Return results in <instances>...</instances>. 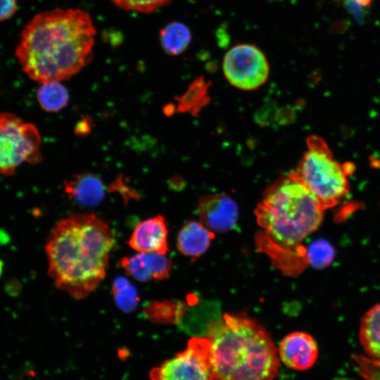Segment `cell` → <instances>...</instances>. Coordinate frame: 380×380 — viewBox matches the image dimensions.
<instances>
[{
    "instance_id": "26",
    "label": "cell",
    "mask_w": 380,
    "mask_h": 380,
    "mask_svg": "<svg viewBox=\"0 0 380 380\" xmlns=\"http://www.w3.org/2000/svg\"><path fill=\"white\" fill-rule=\"evenodd\" d=\"M360 4L364 7L369 8L372 0H356Z\"/></svg>"
},
{
    "instance_id": "1",
    "label": "cell",
    "mask_w": 380,
    "mask_h": 380,
    "mask_svg": "<svg viewBox=\"0 0 380 380\" xmlns=\"http://www.w3.org/2000/svg\"><path fill=\"white\" fill-rule=\"evenodd\" d=\"M95 36L88 13L56 8L37 14L27 24L15 55L32 80L41 83L60 82L87 64Z\"/></svg>"
},
{
    "instance_id": "2",
    "label": "cell",
    "mask_w": 380,
    "mask_h": 380,
    "mask_svg": "<svg viewBox=\"0 0 380 380\" xmlns=\"http://www.w3.org/2000/svg\"><path fill=\"white\" fill-rule=\"evenodd\" d=\"M114 242L108 224L94 214H74L59 221L45 247L49 276L72 298H84L104 279Z\"/></svg>"
},
{
    "instance_id": "8",
    "label": "cell",
    "mask_w": 380,
    "mask_h": 380,
    "mask_svg": "<svg viewBox=\"0 0 380 380\" xmlns=\"http://www.w3.org/2000/svg\"><path fill=\"white\" fill-rule=\"evenodd\" d=\"M224 76L235 87L253 90L263 84L269 65L263 53L252 44H238L225 54L222 64Z\"/></svg>"
},
{
    "instance_id": "7",
    "label": "cell",
    "mask_w": 380,
    "mask_h": 380,
    "mask_svg": "<svg viewBox=\"0 0 380 380\" xmlns=\"http://www.w3.org/2000/svg\"><path fill=\"white\" fill-rule=\"evenodd\" d=\"M151 380H214L208 338H192L186 348L150 372Z\"/></svg>"
},
{
    "instance_id": "19",
    "label": "cell",
    "mask_w": 380,
    "mask_h": 380,
    "mask_svg": "<svg viewBox=\"0 0 380 380\" xmlns=\"http://www.w3.org/2000/svg\"><path fill=\"white\" fill-rule=\"evenodd\" d=\"M334 249L325 241L319 240L312 243L306 249L308 264L316 268H324L333 260Z\"/></svg>"
},
{
    "instance_id": "3",
    "label": "cell",
    "mask_w": 380,
    "mask_h": 380,
    "mask_svg": "<svg viewBox=\"0 0 380 380\" xmlns=\"http://www.w3.org/2000/svg\"><path fill=\"white\" fill-rule=\"evenodd\" d=\"M214 380H274L277 348L266 330L243 316L225 315L208 331Z\"/></svg>"
},
{
    "instance_id": "22",
    "label": "cell",
    "mask_w": 380,
    "mask_h": 380,
    "mask_svg": "<svg viewBox=\"0 0 380 380\" xmlns=\"http://www.w3.org/2000/svg\"><path fill=\"white\" fill-rule=\"evenodd\" d=\"M343 6L352 15L359 25H364L367 16V11L363 6L356 0H344Z\"/></svg>"
},
{
    "instance_id": "18",
    "label": "cell",
    "mask_w": 380,
    "mask_h": 380,
    "mask_svg": "<svg viewBox=\"0 0 380 380\" xmlns=\"http://www.w3.org/2000/svg\"><path fill=\"white\" fill-rule=\"evenodd\" d=\"M117 305L123 311L131 312L137 306L139 298L136 288L125 277H118L112 286Z\"/></svg>"
},
{
    "instance_id": "14",
    "label": "cell",
    "mask_w": 380,
    "mask_h": 380,
    "mask_svg": "<svg viewBox=\"0 0 380 380\" xmlns=\"http://www.w3.org/2000/svg\"><path fill=\"white\" fill-rule=\"evenodd\" d=\"M359 339L366 354L380 361V302L363 315L360 321Z\"/></svg>"
},
{
    "instance_id": "24",
    "label": "cell",
    "mask_w": 380,
    "mask_h": 380,
    "mask_svg": "<svg viewBox=\"0 0 380 380\" xmlns=\"http://www.w3.org/2000/svg\"><path fill=\"white\" fill-rule=\"evenodd\" d=\"M350 21L348 19H344L331 23L330 28L334 33L342 34L350 28Z\"/></svg>"
},
{
    "instance_id": "12",
    "label": "cell",
    "mask_w": 380,
    "mask_h": 380,
    "mask_svg": "<svg viewBox=\"0 0 380 380\" xmlns=\"http://www.w3.org/2000/svg\"><path fill=\"white\" fill-rule=\"evenodd\" d=\"M68 197L80 205L92 207L100 203L105 195V185L97 176L82 173L64 182Z\"/></svg>"
},
{
    "instance_id": "21",
    "label": "cell",
    "mask_w": 380,
    "mask_h": 380,
    "mask_svg": "<svg viewBox=\"0 0 380 380\" xmlns=\"http://www.w3.org/2000/svg\"><path fill=\"white\" fill-rule=\"evenodd\" d=\"M153 272L156 280L167 279L172 270V261L164 254L157 253H148Z\"/></svg>"
},
{
    "instance_id": "9",
    "label": "cell",
    "mask_w": 380,
    "mask_h": 380,
    "mask_svg": "<svg viewBox=\"0 0 380 380\" xmlns=\"http://www.w3.org/2000/svg\"><path fill=\"white\" fill-rule=\"evenodd\" d=\"M198 210L201 223L211 232H225L236 224L238 207L230 197L223 194L202 197Z\"/></svg>"
},
{
    "instance_id": "20",
    "label": "cell",
    "mask_w": 380,
    "mask_h": 380,
    "mask_svg": "<svg viewBox=\"0 0 380 380\" xmlns=\"http://www.w3.org/2000/svg\"><path fill=\"white\" fill-rule=\"evenodd\" d=\"M127 11L151 13L167 4L170 0H110Z\"/></svg>"
},
{
    "instance_id": "23",
    "label": "cell",
    "mask_w": 380,
    "mask_h": 380,
    "mask_svg": "<svg viewBox=\"0 0 380 380\" xmlns=\"http://www.w3.org/2000/svg\"><path fill=\"white\" fill-rule=\"evenodd\" d=\"M16 7V0H0V21L12 16Z\"/></svg>"
},
{
    "instance_id": "4",
    "label": "cell",
    "mask_w": 380,
    "mask_h": 380,
    "mask_svg": "<svg viewBox=\"0 0 380 380\" xmlns=\"http://www.w3.org/2000/svg\"><path fill=\"white\" fill-rule=\"evenodd\" d=\"M324 210L300 182L291 177L271 187L257 206L261 236L281 248L293 249L321 224Z\"/></svg>"
},
{
    "instance_id": "13",
    "label": "cell",
    "mask_w": 380,
    "mask_h": 380,
    "mask_svg": "<svg viewBox=\"0 0 380 380\" xmlns=\"http://www.w3.org/2000/svg\"><path fill=\"white\" fill-rule=\"evenodd\" d=\"M213 237V232L201 222H190L178 234L177 248L184 255L197 258L205 252Z\"/></svg>"
},
{
    "instance_id": "15",
    "label": "cell",
    "mask_w": 380,
    "mask_h": 380,
    "mask_svg": "<svg viewBox=\"0 0 380 380\" xmlns=\"http://www.w3.org/2000/svg\"><path fill=\"white\" fill-rule=\"evenodd\" d=\"M160 42L169 54L177 56L188 47L191 40L189 29L183 23L172 22L160 30Z\"/></svg>"
},
{
    "instance_id": "10",
    "label": "cell",
    "mask_w": 380,
    "mask_h": 380,
    "mask_svg": "<svg viewBox=\"0 0 380 380\" xmlns=\"http://www.w3.org/2000/svg\"><path fill=\"white\" fill-rule=\"evenodd\" d=\"M279 355L287 367L304 371L311 368L316 362L318 348L310 334L296 331L282 339L279 346Z\"/></svg>"
},
{
    "instance_id": "27",
    "label": "cell",
    "mask_w": 380,
    "mask_h": 380,
    "mask_svg": "<svg viewBox=\"0 0 380 380\" xmlns=\"http://www.w3.org/2000/svg\"><path fill=\"white\" fill-rule=\"evenodd\" d=\"M2 270H3V262L0 260V276H1V273H2Z\"/></svg>"
},
{
    "instance_id": "17",
    "label": "cell",
    "mask_w": 380,
    "mask_h": 380,
    "mask_svg": "<svg viewBox=\"0 0 380 380\" xmlns=\"http://www.w3.org/2000/svg\"><path fill=\"white\" fill-rule=\"evenodd\" d=\"M119 265L139 281L146 282L153 279L148 253H139L123 258L119 261Z\"/></svg>"
},
{
    "instance_id": "5",
    "label": "cell",
    "mask_w": 380,
    "mask_h": 380,
    "mask_svg": "<svg viewBox=\"0 0 380 380\" xmlns=\"http://www.w3.org/2000/svg\"><path fill=\"white\" fill-rule=\"evenodd\" d=\"M307 144V151L290 176L303 184L325 210L336 206L348 194V175L352 172V165L340 164L317 136L309 137Z\"/></svg>"
},
{
    "instance_id": "25",
    "label": "cell",
    "mask_w": 380,
    "mask_h": 380,
    "mask_svg": "<svg viewBox=\"0 0 380 380\" xmlns=\"http://www.w3.org/2000/svg\"><path fill=\"white\" fill-rule=\"evenodd\" d=\"M89 126V124H88V121L84 120L77 125L76 132L80 134L83 133H87V130L90 129Z\"/></svg>"
},
{
    "instance_id": "11",
    "label": "cell",
    "mask_w": 380,
    "mask_h": 380,
    "mask_svg": "<svg viewBox=\"0 0 380 380\" xmlns=\"http://www.w3.org/2000/svg\"><path fill=\"white\" fill-rule=\"evenodd\" d=\"M167 229L165 218L157 215L139 222L128 241L139 253L165 255L168 251Z\"/></svg>"
},
{
    "instance_id": "16",
    "label": "cell",
    "mask_w": 380,
    "mask_h": 380,
    "mask_svg": "<svg viewBox=\"0 0 380 380\" xmlns=\"http://www.w3.org/2000/svg\"><path fill=\"white\" fill-rule=\"evenodd\" d=\"M41 107L49 112H58L68 103L69 94L59 82L42 83L37 94Z\"/></svg>"
},
{
    "instance_id": "6",
    "label": "cell",
    "mask_w": 380,
    "mask_h": 380,
    "mask_svg": "<svg viewBox=\"0 0 380 380\" xmlns=\"http://www.w3.org/2000/svg\"><path fill=\"white\" fill-rule=\"evenodd\" d=\"M41 138L31 123L11 113H0V172L13 173L22 163H37L42 159Z\"/></svg>"
}]
</instances>
